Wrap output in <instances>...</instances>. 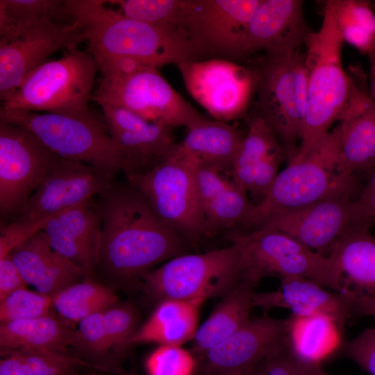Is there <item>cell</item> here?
<instances>
[{
	"label": "cell",
	"instance_id": "9c48e42d",
	"mask_svg": "<svg viewBox=\"0 0 375 375\" xmlns=\"http://www.w3.org/2000/svg\"><path fill=\"white\" fill-rule=\"evenodd\" d=\"M243 278L241 251L232 242L224 249L176 256L140 281L155 300L202 303L209 298L222 297Z\"/></svg>",
	"mask_w": 375,
	"mask_h": 375
},
{
	"label": "cell",
	"instance_id": "1f68e13d",
	"mask_svg": "<svg viewBox=\"0 0 375 375\" xmlns=\"http://www.w3.org/2000/svg\"><path fill=\"white\" fill-rule=\"evenodd\" d=\"M72 22L65 0H0V40H10L43 22Z\"/></svg>",
	"mask_w": 375,
	"mask_h": 375
},
{
	"label": "cell",
	"instance_id": "277c9868",
	"mask_svg": "<svg viewBox=\"0 0 375 375\" xmlns=\"http://www.w3.org/2000/svg\"><path fill=\"white\" fill-rule=\"evenodd\" d=\"M344 42L333 15L324 6L320 28L305 42L308 108L297 154L329 132L348 100L351 78L342 67Z\"/></svg>",
	"mask_w": 375,
	"mask_h": 375
},
{
	"label": "cell",
	"instance_id": "ba28073f",
	"mask_svg": "<svg viewBox=\"0 0 375 375\" xmlns=\"http://www.w3.org/2000/svg\"><path fill=\"white\" fill-rule=\"evenodd\" d=\"M305 52L265 53L253 66L257 75L256 115L283 146L288 162L297 154L308 108Z\"/></svg>",
	"mask_w": 375,
	"mask_h": 375
},
{
	"label": "cell",
	"instance_id": "e575fe53",
	"mask_svg": "<svg viewBox=\"0 0 375 375\" xmlns=\"http://www.w3.org/2000/svg\"><path fill=\"white\" fill-rule=\"evenodd\" d=\"M0 375H74L89 363L78 357L51 351L16 350L1 353Z\"/></svg>",
	"mask_w": 375,
	"mask_h": 375
},
{
	"label": "cell",
	"instance_id": "d4e9b609",
	"mask_svg": "<svg viewBox=\"0 0 375 375\" xmlns=\"http://www.w3.org/2000/svg\"><path fill=\"white\" fill-rule=\"evenodd\" d=\"M176 151L195 166L217 168L231 175L233 161L245 135L221 121L203 120L187 128Z\"/></svg>",
	"mask_w": 375,
	"mask_h": 375
},
{
	"label": "cell",
	"instance_id": "c3c4849f",
	"mask_svg": "<svg viewBox=\"0 0 375 375\" xmlns=\"http://www.w3.org/2000/svg\"><path fill=\"white\" fill-rule=\"evenodd\" d=\"M301 375H330L320 366L312 367H302Z\"/></svg>",
	"mask_w": 375,
	"mask_h": 375
},
{
	"label": "cell",
	"instance_id": "d6986e66",
	"mask_svg": "<svg viewBox=\"0 0 375 375\" xmlns=\"http://www.w3.org/2000/svg\"><path fill=\"white\" fill-rule=\"evenodd\" d=\"M103 120L122 159L126 177L142 174L167 157L177 143L172 127L121 106H101Z\"/></svg>",
	"mask_w": 375,
	"mask_h": 375
},
{
	"label": "cell",
	"instance_id": "83f0119b",
	"mask_svg": "<svg viewBox=\"0 0 375 375\" xmlns=\"http://www.w3.org/2000/svg\"><path fill=\"white\" fill-rule=\"evenodd\" d=\"M369 228L347 233L328 256L340 271L347 290L356 295L375 293V237Z\"/></svg>",
	"mask_w": 375,
	"mask_h": 375
},
{
	"label": "cell",
	"instance_id": "9a60e30c",
	"mask_svg": "<svg viewBox=\"0 0 375 375\" xmlns=\"http://www.w3.org/2000/svg\"><path fill=\"white\" fill-rule=\"evenodd\" d=\"M177 67L189 94L215 120L226 122L240 117L256 93L254 69L228 59L188 61Z\"/></svg>",
	"mask_w": 375,
	"mask_h": 375
},
{
	"label": "cell",
	"instance_id": "7bdbcfd3",
	"mask_svg": "<svg viewBox=\"0 0 375 375\" xmlns=\"http://www.w3.org/2000/svg\"><path fill=\"white\" fill-rule=\"evenodd\" d=\"M223 173L225 172L215 167L195 166L197 188L202 210L211 199L233 181L232 178L223 176Z\"/></svg>",
	"mask_w": 375,
	"mask_h": 375
},
{
	"label": "cell",
	"instance_id": "ee69618b",
	"mask_svg": "<svg viewBox=\"0 0 375 375\" xmlns=\"http://www.w3.org/2000/svg\"><path fill=\"white\" fill-rule=\"evenodd\" d=\"M27 283L9 255L0 257V301Z\"/></svg>",
	"mask_w": 375,
	"mask_h": 375
},
{
	"label": "cell",
	"instance_id": "4dcf8cb0",
	"mask_svg": "<svg viewBox=\"0 0 375 375\" xmlns=\"http://www.w3.org/2000/svg\"><path fill=\"white\" fill-rule=\"evenodd\" d=\"M280 152L285 153L276 134L264 119L256 115L235 155L231 172L233 181L249 192L256 167L267 157Z\"/></svg>",
	"mask_w": 375,
	"mask_h": 375
},
{
	"label": "cell",
	"instance_id": "7c38bea8",
	"mask_svg": "<svg viewBox=\"0 0 375 375\" xmlns=\"http://www.w3.org/2000/svg\"><path fill=\"white\" fill-rule=\"evenodd\" d=\"M126 178L157 215L185 240L197 241L208 235L197 188L195 165L176 149L153 169Z\"/></svg>",
	"mask_w": 375,
	"mask_h": 375
},
{
	"label": "cell",
	"instance_id": "7402d4cb",
	"mask_svg": "<svg viewBox=\"0 0 375 375\" xmlns=\"http://www.w3.org/2000/svg\"><path fill=\"white\" fill-rule=\"evenodd\" d=\"M101 228L102 210L97 197L53 216L42 231L55 251L89 276L95 269Z\"/></svg>",
	"mask_w": 375,
	"mask_h": 375
},
{
	"label": "cell",
	"instance_id": "5b68a950",
	"mask_svg": "<svg viewBox=\"0 0 375 375\" xmlns=\"http://www.w3.org/2000/svg\"><path fill=\"white\" fill-rule=\"evenodd\" d=\"M115 174L57 156L52 167L18 217L1 226L0 254L5 256L49 219L99 197L114 182Z\"/></svg>",
	"mask_w": 375,
	"mask_h": 375
},
{
	"label": "cell",
	"instance_id": "6da1fadb",
	"mask_svg": "<svg viewBox=\"0 0 375 375\" xmlns=\"http://www.w3.org/2000/svg\"><path fill=\"white\" fill-rule=\"evenodd\" d=\"M98 198L102 228L95 269L108 278L140 281L161 261L184 253L186 240L128 182H113Z\"/></svg>",
	"mask_w": 375,
	"mask_h": 375
},
{
	"label": "cell",
	"instance_id": "7dc6e473",
	"mask_svg": "<svg viewBox=\"0 0 375 375\" xmlns=\"http://www.w3.org/2000/svg\"><path fill=\"white\" fill-rule=\"evenodd\" d=\"M370 60V95L375 99V49L369 55Z\"/></svg>",
	"mask_w": 375,
	"mask_h": 375
},
{
	"label": "cell",
	"instance_id": "e0dca14e",
	"mask_svg": "<svg viewBox=\"0 0 375 375\" xmlns=\"http://www.w3.org/2000/svg\"><path fill=\"white\" fill-rule=\"evenodd\" d=\"M85 42L78 24L43 22L10 40H0V99L15 94L24 81L57 51Z\"/></svg>",
	"mask_w": 375,
	"mask_h": 375
},
{
	"label": "cell",
	"instance_id": "d6a6232c",
	"mask_svg": "<svg viewBox=\"0 0 375 375\" xmlns=\"http://www.w3.org/2000/svg\"><path fill=\"white\" fill-rule=\"evenodd\" d=\"M326 7L333 15L344 42L360 53L375 49V13L366 0H328Z\"/></svg>",
	"mask_w": 375,
	"mask_h": 375
},
{
	"label": "cell",
	"instance_id": "f1b7e54d",
	"mask_svg": "<svg viewBox=\"0 0 375 375\" xmlns=\"http://www.w3.org/2000/svg\"><path fill=\"white\" fill-rule=\"evenodd\" d=\"M73 335L74 331L50 314L1 323V353L33 350L69 354Z\"/></svg>",
	"mask_w": 375,
	"mask_h": 375
},
{
	"label": "cell",
	"instance_id": "60d3db41",
	"mask_svg": "<svg viewBox=\"0 0 375 375\" xmlns=\"http://www.w3.org/2000/svg\"><path fill=\"white\" fill-rule=\"evenodd\" d=\"M148 375H194L198 360L181 346L160 345L147 358Z\"/></svg>",
	"mask_w": 375,
	"mask_h": 375
},
{
	"label": "cell",
	"instance_id": "484cf974",
	"mask_svg": "<svg viewBox=\"0 0 375 375\" xmlns=\"http://www.w3.org/2000/svg\"><path fill=\"white\" fill-rule=\"evenodd\" d=\"M285 326L288 348L302 367L320 366L341 343L342 326L326 314L308 317L291 314L285 319Z\"/></svg>",
	"mask_w": 375,
	"mask_h": 375
},
{
	"label": "cell",
	"instance_id": "4fadbf2b",
	"mask_svg": "<svg viewBox=\"0 0 375 375\" xmlns=\"http://www.w3.org/2000/svg\"><path fill=\"white\" fill-rule=\"evenodd\" d=\"M56 157L29 131L0 119L1 226L18 217Z\"/></svg>",
	"mask_w": 375,
	"mask_h": 375
},
{
	"label": "cell",
	"instance_id": "4316f807",
	"mask_svg": "<svg viewBox=\"0 0 375 375\" xmlns=\"http://www.w3.org/2000/svg\"><path fill=\"white\" fill-rule=\"evenodd\" d=\"M257 284L242 278L222 297L192 339V353L198 358L232 335L251 319Z\"/></svg>",
	"mask_w": 375,
	"mask_h": 375
},
{
	"label": "cell",
	"instance_id": "52a82bcc",
	"mask_svg": "<svg viewBox=\"0 0 375 375\" xmlns=\"http://www.w3.org/2000/svg\"><path fill=\"white\" fill-rule=\"evenodd\" d=\"M98 71V62L90 52L72 47L59 59L47 61L32 72L1 109L90 115Z\"/></svg>",
	"mask_w": 375,
	"mask_h": 375
},
{
	"label": "cell",
	"instance_id": "7a4b0ae2",
	"mask_svg": "<svg viewBox=\"0 0 375 375\" xmlns=\"http://www.w3.org/2000/svg\"><path fill=\"white\" fill-rule=\"evenodd\" d=\"M69 16L81 28L99 66L132 60L159 67L199 60L185 32L174 25L151 24L128 17L103 0H65Z\"/></svg>",
	"mask_w": 375,
	"mask_h": 375
},
{
	"label": "cell",
	"instance_id": "8d00e7d4",
	"mask_svg": "<svg viewBox=\"0 0 375 375\" xmlns=\"http://www.w3.org/2000/svg\"><path fill=\"white\" fill-rule=\"evenodd\" d=\"M72 347L94 362L97 367H105L117 361L114 358L106 331L103 310L92 314L78 322L74 331Z\"/></svg>",
	"mask_w": 375,
	"mask_h": 375
},
{
	"label": "cell",
	"instance_id": "ac0fdd59",
	"mask_svg": "<svg viewBox=\"0 0 375 375\" xmlns=\"http://www.w3.org/2000/svg\"><path fill=\"white\" fill-rule=\"evenodd\" d=\"M285 342V319H251L232 335L198 358L199 375H249Z\"/></svg>",
	"mask_w": 375,
	"mask_h": 375
},
{
	"label": "cell",
	"instance_id": "30bf717a",
	"mask_svg": "<svg viewBox=\"0 0 375 375\" xmlns=\"http://www.w3.org/2000/svg\"><path fill=\"white\" fill-rule=\"evenodd\" d=\"M0 119L35 135L57 156L116 174L123 169L121 154L103 120L16 110H0Z\"/></svg>",
	"mask_w": 375,
	"mask_h": 375
},
{
	"label": "cell",
	"instance_id": "f35d334b",
	"mask_svg": "<svg viewBox=\"0 0 375 375\" xmlns=\"http://www.w3.org/2000/svg\"><path fill=\"white\" fill-rule=\"evenodd\" d=\"M103 317L112 354L117 361L132 345L138 329V311L131 303L117 302L103 310Z\"/></svg>",
	"mask_w": 375,
	"mask_h": 375
},
{
	"label": "cell",
	"instance_id": "f6af8a7d",
	"mask_svg": "<svg viewBox=\"0 0 375 375\" xmlns=\"http://www.w3.org/2000/svg\"><path fill=\"white\" fill-rule=\"evenodd\" d=\"M356 201L365 213L375 222V168L371 171Z\"/></svg>",
	"mask_w": 375,
	"mask_h": 375
},
{
	"label": "cell",
	"instance_id": "2e32d148",
	"mask_svg": "<svg viewBox=\"0 0 375 375\" xmlns=\"http://www.w3.org/2000/svg\"><path fill=\"white\" fill-rule=\"evenodd\" d=\"M260 0H186L180 27L200 58H240L244 35Z\"/></svg>",
	"mask_w": 375,
	"mask_h": 375
},
{
	"label": "cell",
	"instance_id": "603a6c76",
	"mask_svg": "<svg viewBox=\"0 0 375 375\" xmlns=\"http://www.w3.org/2000/svg\"><path fill=\"white\" fill-rule=\"evenodd\" d=\"M355 296L353 292H338L305 277L288 276L281 278L280 287L276 290L255 292L252 305L264 312L276 308H286L297 317L326 314L343 326L354 316Z\"/></svg>",
	"mask_w": 375,
	"mask_h": 375
},
{
	"label": "cell",
	"instance_id": "b9f144b4",
	"mask_svg": "<svg viewBox=\"0 0 375 375\" xmlns=\"http://www.w3.org/2000/svg\"><path fill=\"white\" fill-rule=\"evenodd\" d=\"M347 355L364 370L375 375V328H368L349 340Z\"/></svg>",
	"mask_w": 375,
	"mask_h": 375
},
{
	"label": "cell",
	"instance_id": "f546056e",
	"mask_svg": "<svg viewBox=\"0 0 375 375\" xmlns=\"http://www.w3.org/2000/svg\"><path fill=\"white\" fill-rule=\"evenodd\" d=\"M193 301H160L148 320L138 328L131 344L181 346L192 340L198 328L199 308Z\"/></svg>",
	"mask_w": 375,
	"mask_h": 375
},
{
	"label": "cell",
	"instance_id": "cb8c5ba5",
	"mask_svg": "<svg viewBox=\"0 0 375 375\" xmlns=\"http://www.w3.org/2000/svg\"><path fill=\"white\" fill-rule=\"evenodd\" d=\"M8 255L27 285L51 297L87 276L82 269L52 248L42 230L17 246Z\"/></svg>",
	"mask_w": 375,
	"mask_h": 375
},
{
	"label": "cell",
	"instance_id": "8fae6325",
	"mask_svg": "<svg viewBox=\"0 0 375 375\" xmlns=\"http://www.w3.org/2000/svg\"><path fill=\"white\" fill-rule=\"evenodd\" d=\"M240 249L244 278L256 284L266 276H301L338 292H349L330 258L320 255L290 236L273 230L231 233Z\"/></svg>",
	"mask_w": 375,
	"mask_h": 375
},
{
	"label": "cell",
	"instance_id": "bcb514c9",
	"mask_svg": "<svg viewBox=\"0 0 375 375\" xmlns=\"http://www.w3.org/2000/svg\"><path fill=\"white\" fill-rule=\"evenodd\" d=\"M354 316H371L375 319V293L356 295L353 299Z\"/></svg>",
	"mask_w": 375,
	"mask_h": 375
},
{
	"label": "cell",
	"instance_id": "3957f363",
	"mask_svg": "<svg viewBox=\"0 0 375 375\" xmlns=\"http://www.w3.org/2000/svg\"><path fill=\"white\" fill-rule=\"evenodd\" d=\"M339 152L338 135L334 128L288 162L264 198L253 204L242 225L253 228L272 213L331 198L357 199L361 191L357 176L341 170Z\"/></svg>",
	"mask_w": 375,
	"mask_h": 375
},
{
	"label": "cell",
	"instance_id": "ab89813d",
	"mask_svg": "<svg viewBox=\"0 0 375 375\" xmlns=\"http://www.w3.org/2000/svg\"><path fill=\"white\" fill-rule=\"evenodd\" d=\"M52 305L51 296L26 288L18 289L0 301V321L4 323L42 317L49 314Z\"/></svg>",
	"mask_w": 375,
	"mask_h": 375
},
{
	"label": "cell",
	"instance_id": "8992f818",
	"mask_svg": "<svg viewBox=\"0 0 375 375\" xmlns=\"http://www.w3.org/2000/svg\"><path fill=\"white\" fill-rule=\"evenodd\" d=\"M154 66L120 60L99 67L101 77L92 100L125 108L172 128H189L207 118L183 99Z\"/></svg>",
	"mask_w": 375,
	"mask_h": 375
},
{
	"label": "cell",
	"instance_id": "ffe728a7",
	"mask_svg": "<svg viewBox=\"0 0 375 375\" xmlns=\"http://www.w3.org/2000/svg\"><path fill=\"white\" fill-rule=\"evenodd\" d=\"M301 0H260L245 31L240 56L258 51L285 53L300 49L312 31Z\"/></svg>",
	"mask_w": 375,
	"mask_h": 375
},
{
	"label": "cell",
	"instance_id": "d590c367",
	"mask_svg": "<svg viewBox=\"0 0 375 375\" xmlns=\"http://www.w3.org/2000/svg\"><path fill=\"white\" fill-rule=\"evenodd\" d=\"M247 193L232 181L203 207L208 235L217 229L242 224L253 206Z\"/></svg>",
	"mask_w": 375,
	"mask_h": 375
},
{
	"label": "cell",
	"instance_id": "836d02e7",
	"mask_svg": "<svg viewBox=\"0 0 375 375\" xmlns=\"http://www.w3.org/2000/svg\"><path fill=\"white\" fill-rule=\"evenodd\" d=\"M118 301L119 297L112 288L90 279L70 285L52 297L53 306L58 313L64 319L78 322Z\"/></svg>",
	"mask_w": 375,
	"mask_h": 375
},
{
	"label": "cell",
	"instance_id": "5bb4252c",
	"mask_svg": "<svg viewBox=\"0 0 375 375\" xmlns=\"http://www.w3.org/2000/svg\"><path fill=\"white\" fill-rule=\"evenodd\" d=\"M356 199L340 197L299 208L272 213L253 228L276 231L328 257L337 241L347 233L374 224Z\"/></svg>",
	"mask_w": 375,
	"mask_h": 375
},
{
	"label": "cell",
	"instance_id": "681fc988",
	"mask_svg": "<svg viewBox=\"0 0 375 375\" xmlns=\"http://www.w3.org/2000/svg\"><path fill=\"white\" fill-rule=\"evenodd\" d=\"M249 375H266L262 362L258 365Z\"/></svg>",
	"mask_w": 375,
	"mask_h": 375
},
{
	"label": "cell",
	"instance_id": "74e56055",
	"mask_svg": "<svg viewBox=\"0 0 375 375\" xmlns=\"http://www.w3.org/2000/svg\"><path fill=\"white\" fill-rule=\"evenodd\" d=\"M124 15L141 22L158 25H174L180 27L186 0H114Z\"/></svg>",
	"mask_w": 375,
	"mask_h": 375
},
{
	"label": "cell",
	"instance_id": "44dd1931",
	"mask_svg": "<svg viewBox=\"0 0 375 375\" xmlns=\"http://www.w3.org/2000/svg\"><path fill=\"white\" fill-rule=\"evenodd\" d=\"M364 74L351 76L349 96L337 121L339 162L348 174L375 168V99L367 91Z\"/></svg>",
	"mask_w": 375,
	"mask_h": 375
}]
</instances>
